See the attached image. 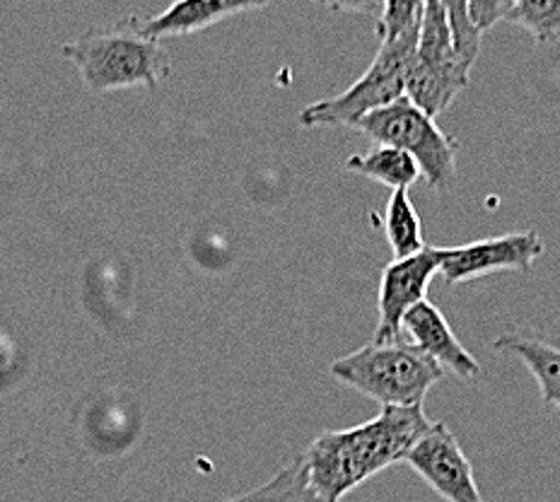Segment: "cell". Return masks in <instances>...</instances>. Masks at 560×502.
<instances>
[{"mask_svg":"<svg viewBox=\"0 0 560 502\" xmlns=\"http://www.w3.org/2000/svg\"><path fill=\"white\" fill-rule=\"evenodd\" d=\"M271 3L273 0H174L167 10H162L155 17H138V30L155 42L162 37H186V34L213 27L232 15L252 13V10Z\"/></svg>","mask_w":560,"mask_h":502,"instance_id":"cell-11","label":"cell"},{"mask_svg":"<svg viewBox=\"0 0 560 502\" xmlns=\"http://www.w3.org/2000/svg\"><path fill=\"white\" fill-rule=\"evenodd\" d=\"M312 3L341 10V13H368V10H375L380 0H312Z\"/></svg>","mask_w":560,"mask_h":502,"instance_id":"cell-20","label":"cell"},{"mask_svg":"<svg viewBox=\"0 0 560 502\" xmlns=\"http://www.w3.org/2000/svg\"><path fill=\"white\" fill-rule=\"evenodd\" d=\"M517 0H469V17L478 32L493 30L500 22H508Z\"/></svg>","mask_w":560,"mask_h":502,"instance_id":"cell-19","label":"cell"},{"mask_svg":"<svg viewBox=\"0 0 560 502\" xmlns=\"http://www.w3.org/2000/svg\"><path fill=\"white\" fill-rule=\"evenodd\" d=\"M353 128L377 145L399 148L411 155L433 189H445L457 172V140L442 131L433 116L418 109L406 97L363 116Z\"/></svg>","mask_w":560,"mask_h":502,"instance_id":"cell-6","label":"cell"},{"mask_svg":"<svg viewBox=\"0 0 560 502\" xmlns=\"http://www.w3.org/2000/svg\"><path fill=\"white\" fill-rule=\"evenodd\" d=\"M428 0H382V15L377 20L380 42H396L416 37L425 15Z\"/></svg>","mask_w":560,"mask_h":502,"instance_id":"cell-17","label":"cell"},{"mask_svg":"<svg viewBox=\"0 0 560 502\" xmlns=\"http://www.w3.org/2000/svg\"><path fill=\"white\" fill-rule=\"evenodd\" d=\"M331 377L384 406H423L428 392L445 377L433 358L413 343H375L338 358Z\"/></svg>","mask_w":560,"mask_h":502,"instance_id":"cell-3","label":"cell"},{"mask_svg":"<svg viewBox=\"0 0 560 502\" xmlns=\"http://www.w3.org/2000/svg\"><path fill=\"white\" fill-rule=\"evenodd\" d=\"M544 249L546 244L534 230L476 240L462 247L442 249L440 276L447 280V285H459L500 271H532Z\"/></svg>","mask_w":560,"mask_h":502,"instance_id":"cell-7","label":"cell"},{"mask_svg":"<svg viewBox=\"0 0 560 502\" xmlns=\"http://www.w3.org/2000/svg\"><path fill=\"white\" fill-rule=\"evenodd\" d=\"M346 170L387 186L392 191H408L416 182L423 179L418 162L404 150L392 145H375L368 153L348 157Z\"/></svg>","mask_w":560,"mask_h":502,"instance_id":"cell-13","label":"cell"},{"mask_svg":"<svg viewBox=\"0 0 560 502\" xmlns=\"http://www.w3.org/2000/svg\"><path fill=\"white\" fill-rule=\"evenodd\" d=\"M447 502H483L471 462L445 423H433L404 459Z\"/></svg>","mask_w":560,"mask_h":502,"instance_id":"cell-9","label":"cell"},{"mask_svg":"<svg viewBox=\"0 0 560 502\" xmlns=\"http://www.w3.org/2000/svg\"><path fill=\"white\" fill-rule=\"evenodd\" d=\"M433 425L423 406H384L365 423L326 430L300 454L310 488L322 502H341L350 490L404 464L406 454Z\"/></svg>","mask_w":560,"mask_h":502,"instance_id":"cell-1","label":"cell"},{"mask_svg":"<svg viewBox=\"0 0 560 502\" xmlns=\"http://www.w3.org/2000/svg\"><path fill=\"white\" fill-rule=\"evenodd\" d=\"M440 3L447 13L454 46H457L464 61L474 66L478 51H481V32L474 27V22L469 17V0H440Z\"/></svg>","mask_w":560,"mask_h":502,"instance_id":"cell-18","label":"cell"},{"mask_svg":"<svg viewBox=\"0 0 560 502\" xmlns=\"http://www.w3.org/2000/svg\"><path fill=\"white\" fill-rule=\"evenodd\" d=\"M512 25L532 34L536 44L560 42V0H517L508 17Z\"/></svg>","mask_w":560,"mask_h":502,"instance_id":"cell-16","label":"cell"},{"mask_svg":"<svg viewBox=\"0 0 560 502\" xmlns=\"http://www.w3.org/2000/svg\"><path fill=\"white\" fill-rule=\"evenodd\" d=\"M58 51L80 70L83 83L95 95L126 87L155 90L172 75L167 49L138 30V17L109 30H92L75 42L61 44Z\"/></svg>","mask_w":560,"mask_h":502,"instance_id":"cell-2","label":"cell"},{"mask_svg":"<svg viewBox=\"0 0 560 502\" xmlns=\"http://www.w3.org/2000/svg\"><path fill=\"white\" fill-rule=\"evenodd\" d=\"M493 348L522 360L539 384L544 404L560 408V346L532 334H503L495 338Z\"/></svg>","mask_w":560,"mask_h":502,"instance_id":"cell-12","label":"cell"},{"mask_svg":"<svg viewBox=\"0 0 560 502\" xmlns=\"http://www.w3.org/2000/svg\"><path fill=\"white\" fill-rule=\"evenodd\" d=\"M418 46L416 37L380 44L377 56L370 68L346 92L329 100H319L302 109L300 124L317 126H348L353 128L363 116L389 107L396 100L406 97V80L411 70Z\"/></svg>","mask_w":560,"mask_h":502,"instance_id":"cell-4","label":"cell"},{"mask_svg":"<svg viewBox=\"0 0 560 502\" xmlns=\"http://www.w3.org/2000/svg\"><path fill=\"white\" fill-rule=\"evenodd\" d=\"M471 68L454 46L452 27L440 0H428L420 22L418 46L406 80V100L428 116H440L452 107L459 92L469 85Z\"/></svg>","mask_w":560,"mask_h":502,"instance_id":"cell-5","label":"cell"},{"mask_svg":"<svg viewBox=\"0 0 560 502\" xmlns=\"http://www.w3.org/2000/svg\"><path fill=\"white\" fill-rule=\"evenodd\" d=\"M440 247H425L406 259L384 266L377 297L375 343L404 341V317L418 302L428 300V288L440 273Z\"/></svg>","mask_w":560,"mask_h":502,"instance_id":"cell-8","label":"cell"},{"mask_svg":"<svg viewBox=\"0 0 560 502\" xmlns=\"http://www.w3.org/2000/svg\"><path fill=\"white\" fill-rule=\"evenodd\" d=\"M225 502H322L314 490L310 488L305 464L302 457H295L290 464H285L271 481L264 486L249 490L240 498H232Z\"/></svg>","mask_w":560,"mask_h":502,"instance_id":"cell-15","label":"cell"},{"mask_svg":"<svg viewBox=\"0 0 560 502\" xmlns=\"http://www.w3.org/2000/svg\"><path fill=\"white\" fill-rule=\"evenodd\" d=\"M384 237L394 252V259H406L425 249L423 225L408 191H392L384 208Z\"/></svg>","mask_w":560,"mask_h":502,"instance_id":"cell-14","label":"cell"},{"mask_svg":"<svg viewBox=\"0 0 560 502\" xmlns=\"http://www.w3.org/2000/svg\"><path fill=\"white\" fill-rule=\"evenodd\" d=\"M404 334L413 338V346L423 350L435 363L457 375L459 380H478L481 377V365L478 360L466 350L457 334L452 331L445 314H442L433 302L423 300L404 317Z\"/></svg>","mask_w":560,"mask_h":502,"instance_id":"cell-10","label":"cell"}]
</instances>
